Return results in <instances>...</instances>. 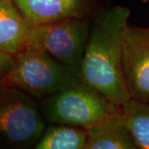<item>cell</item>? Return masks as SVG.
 Instances as JSON below:
<instances>
[{"label": "cell", "instance_id": "cell-1", "mask_svg": "<svg viewBox=\"0 0 149 149\" xmlns=\"http://www.w3.org/2000/svg\"><path fill=\"white\" fill-rule=\"evenodd\" d=\"M130 11L118 5L91 19V31L78 69V80L118 106L131 99L123 75V41Z\"/></svg>", "mask_w": 149, "mask_h": 149}, {"label": "cell", "instance_id": "cell-2", "mask_svg": "<svg viewBox=\"0 0 149 149\" xmlns=\"http://www.w3.org/2000/svg\"><path fill=\"white\" fill-rule=\"evenodd\" d=\"M8 74L0 80L36 100L77 83L78 69L62 64L40 49L25 47L13 56Z\"/></svg>", "mask_w": 149, "mask_h": 149}, {"label": "cell", "instance_id": "cell-3", "mask_svg": "<svg viewBox=\"0 0 149 149\" xmlns=\"http://www.w3.org/2000/svg\"><path fill=\"white\" fill-rule=\"evenodd\" d=\"M40 101V109L46 123L85 129L122 111L121 107L80 80Z\"/></svg>", "mask_w": 149, "mask_h": 149}, {"label": "cell", "instance_id": "cell-4", "mask_svg": "<svg viewBox=\"0 0 149 149\" xmlns=\"http://www.w3.org/2000/svg\"><path fill=\"white\" fill-rule=\"evenodd\" d=\"M46 126L37 100L0 80V148H34Z\"/></svg>", "mask_w": 149, "mask_h": 149}, {"label": "cell", "instance_id": "cell-5", "mask_svg": "<svg viewBox=\"0 0 149 149\" xmlns=\"http://www.w3.org/2000/svg\"><path fill=\"white\" fill-rule=\"evenodd\" d=\"M91 26V18H68L32 24L26 47L40 49L59 62L79 69Z\"/></svg>", "mask_w": 149, "mask_h": 149}, {"label": "cell", "instance_id": "cell-6", "mask_svg": "<svg viewBox=\"0 0 149 149\" xmlns=\"http://www.w3.org/2000/svg\"><path fill=\"white\" fill-rule=\"evenodd\" d=\"M123 68L131 98L149 104V27L128 25Z\"/></svg>", "mask_w": 149, "mask_h": 149}, {"label": "cell", "instance_id": "cell-7", "mask_svg": "<svg viewBox=\"0 0 149 149\" xmlns=\"http://www.w3.org/2000/svg\"><path fill=\"white\" fill-rule=\"evenodd\" d=\"M32 24L68 18H91L100 11L99 0H13Z\"/></svg>", "mask_w": 149, "mask_h": 149}, {"label": "cell", "instance_id": "cell-8", "mask_svg": "<svg viewBox=\"0 0 149 149\" xmlns=\"http://www.w3.org/2000/svg\"><path fill=\"white\" fill-rule=\"evenodd\" d=\"M32 26L13 0H0V52L14 56L22 51Z\"/></svg>", "mask_w": 149, "mask_h": 149}, {"label": "cell", "instance_id": "cell-9", "mask_svg": "<svg viewBox=\"0 0 149 149\" xmlns=\"http://www.w3.org/2000/svg\"><path fill=\"white\" fill-rule=\"evenodd\" d=\"M86 130L85 149H138L121 113L106 118Z\"/></svg>", "mask_w": 149, "mask_h": 149}, {"label": "cell", "instance_id": "cell-10", "mask_svg": "<svg viewBox=\"0 0 149 149\" xmlns=\"http://www.w3.org/2000/svg\"><path fill=\"white\" fill-rule=\"evenodd\" d=\"M87 130L60 123H49L33 148L85 149Z\"/></svg>", "mask_w": 149, "mask_h": 149}, {"label": "cell", "instance_id": "cell-11", "mask_svg": "<svg viewBox=\"0 0 149 149\" xmlns=\"http://www.w3.org/2000/svg\"><path fill=\"white\" fill-rule=\"evenodd\" d=\"M121 116L138 149H149V104L134 99L121 106Z\"/></svg>", "mask_w": 149, "mask_h": 149}, {"label": "cell", "instance_id": "cell-12", "mask_svg": "<svg viewBox=\"0 0 149 149\" xmlns=\"http://www.w3.org/2000/svg\"><path fill=\"white\" fill-rule=\"evenodd\" d=\"M13 56L0 52V79L8 74L13 63Z\"/></svg>", "mask_w": 149, "mask_h": 149}, {"label": "cell", "instance_id": "cell-13", "mask_svg": "<svg viewBox=\"0 0 149 149\" xmlns=\"http://www.w3.org/2000/svg\"><path fill=\"white\" fill-rule=\"evenodd\" d=\"M140 1H142L143 3H148L149 0H140Z\"/></svg>", "mask_w": 149, "mask_h": 149}]
</instances>
